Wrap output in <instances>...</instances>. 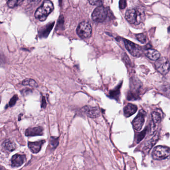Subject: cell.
<instances>
[{"label": "cell", "mask_w": 170, "mask_h": 170, "mask_svg": "<svg viewBox=\"0 0 170 170\" xmlns=\"http://www.w3.org/2000/svg\"><path fill=\"white\" fill-rule=\"evenodd\" d=\"M125 18L129 23L138 25L144 20V11L142 8L129 9L126 11Z\"/></svg>", "instance_id": "obj_1"}, {"label": "cell", "mask_w": 170, "mask_h": 170, "mask_svg": "<svg viewBox=\"0 0 170 170\" xmlns=\"http://www.w3.org/2000/svg\"><path fill=\"white\" fill-rule=\"evenodd\" d=\"M54 9L53 4L51 1L46 0L42 2V5L38 8L35 12L36 18L40 21H44L48 16L51 14Z\"/></svg>", "instance_id": "obj_2"}, {"label": "cell", "mask_w": 170, "mask_h": 170, "mask_svg": "<svg viewBox=\"0 0 170 170\" xmlns=\"http://www.w3.org/2000/svg\"><path fill=\"white\" fill-rule=\"evenodd\" d=\"M152 156L153 159L157 160L166 159L170 156V148L163 146H156L154 148Z\"/></svg>", "instance_id": "obj_3"}, {"label": "cell", "mask_w": 170, "mask_h": 170, "mask_svg": "<svg viewBox=\"0 0 170 170\" xmlns=\"http://www.w3.org/2000/svg\"><path fill=\"white\" fill-rule=\"evenodd\" d=\"M108 12L106 8L101 6L96 8L92 14V19L96 22H102L106 20Z\"/></svg>", "instance_id": "obj_4"}, {"label": "cell", "mask_w": 170, "mask_h": 170, "mask_svg": "<svg viewBox=\"0 0 170 170\" xmlns=\"http://www.w3.org/2000/svg\"><path fill=\"white\" fill-rule=\"evenodd\" d=\"M78 35L82 38L90 37L92 33V27L88 22H83L79 23L77 30Z\"/></svg>", "instance_id": "obj_5"}, {"label": "cell", "mask_w": 170, "mask_h": 170, "mask_svg": "<svg viewBox=\"0 0 170 170\" xmlns=\"http://www.w3.org/2000/svg\"><path fill=\"white\" fill-rule=\"evenodd\" d=\"M155 66L157 71L163 75L167 74L170 70L169 61L165 57H160L156 61Z\"/></svg>", "instance_id": "obj_6"}, {"label": "cell", "mask_w": 170, "mask_h": 170, "mask_svg": "<svg viewBox=\"0 0 170 170\" xmlns=\"http://www.w3.org/2000/svg\"><path fill=\"white\" fill-rule=\"evenodd\" d=\"M124 42L127 51L133 57H139L141 56L143 53L142 47L128 40H124Z\"/></svg>", "instance_id": "obj_7"}, {"label": "cell", "mask_w": 170, "mask_h": 170, "mask_svg": "<svg viewBox=\"0 0 170 170\" xmlns=\"http://www.w3.org/2000/svg\"><path fill=\"white\" fill-rule=\"evenodd\" d=\"M146 113L143 110H141L137 116L132 121V124L133 128L135 130L139 131L142 129L143 125L144 124Z\"/></svg>", "instance_id": "obj_8"}, {"label": "cell", "mask_w": 170, "mask_h": 170, "mask_svg": "<svg viewBox=\"0 0 170 170\" xmlns=\"http://www.w3.org/2000/svg\"><path fill=\"white\" fill-rule=\"evenodd\" d=\"M151 116L152 121L150 126V129L151 130V134H153V133L156 130L158 125L161 121L162 117L160 114L156 111L152 112Z\"/></svg>", "instance_id": "obj_9"}, {"label": "cell", "mask_w": 170, "mask_h": 170, "mask_svg": "<svg viewBox=\"0 0 170 170\" xmlns=\"http://www.w3.org/2000/svg\"><path fill=\"white\" fill-rule=\"evenodd\" d=\"M26 160V155L17 154L12 157L11 159L12 166L13 167L21 166Z\"/></svg>", "instance_id": "obj_10"}, {"label": "cell", "mask_w": 170, "mask_h": 170, "mask_svg": "<svg viewBox=\"0 0 170 170\" xmlns=\"http://www.w3.org/2000/svg\"><path fill=\"white\" fill-rule=\"evenodd\" d=\"M83 109L86 115L90 118H94L99 117L100 115V112L98 107L86 106L83 107Z\"/></svg>", "instance_id": "obj_11"}, {"label": "cell", "mask_w": 170, "mask_h": 170, "mask_svg": "<svg viewBox=\"0 0 170 170\" xmlns=\"http://www.w3.org/2000/svg\"><path fill=\"white\" fill-rule=\"evenodd\" d=\"M46 141L41 140L36 142H29L28 143V147L32 152L34 154H37L41 151L43 144Z\"/></svg>", "instance_id": "obj_12"}, {"label": "cell", "mask_w": 170, "mask_h": 170, "mask_svg": "<svg viewBox=\"0 0 170 170\" xmlns=\"http://www.w3.org/2000/svg\"><path fill=\"white\" fill-rule=\"evenodd\" d=\"M26 136H42L43 135V129L42 127H33L28 128L25 132Z\"/></svg>", "instance_id": "obj_13"}, {"label": "cell", "mask_w": 170, "mask_h": 170, "mask_svg": "<svg viewBox=\"0 0 170 170\" xmlns=\"http://www.w3.org/2000/svg\"><path fill=\"white\" fill-rule=\"evenodd\" d=\"M54 22H50L48 23L47 25L44 26L40 29L39 31V36L41 38H46L48 37L49 33L53 28L54 25Z\"/></svg>", "instance_id": "obj_14"}, {"label": "cell", "mask_w": 170, "mask_h": 170, "mask_svg": "<svg viewBox=\"0 0 170 170\" xmlns=\"http://www.w3.org/2000/svg\"><path fill=\"white\" fill-rule=\"evenodd\" d=\"M137 106L131 103H128L124 108V114L125 117H130L137 111Z\"/></svg>", "instance_id": "obj_15"}, {"label": "cell", "mask_w": 170, "mask_h": 170, "mask_svg": "<svg viewBox=\"0 0 170 170\" xmlns=\"http://www.w3.org/2000/svg\"><path fill=\"white\" fill-rule=\"evenodd\" d=\"M146 56L152 61H157L160 58V53L156 49H147L145 52Z\"/></svg>", "instance_id": "obj_16"}, {"label": "cell", "mask_w": 170, "mask_h": 170, "mask_svg": "<svg viewBox=\"0 0 170 170\" xmlns=\"http://www.w3.org/2000/svg\"><path fill=\"white\" fill-rule=\"evenodd\" d=\"M159 134H156L154 137L152 138L146 144L143 149V151L145 153H149V152L150 151L151 149L153 147V146L155 145L157 141L159 139Z\"/></svg>", "instance_id": "obj_17"}, {"label": "cell", "mask_w": 170, "mask_h": 170, "mask_svg": "<svg viewBox=\"0 0 170 170\" xmlns=\"http://www.w3.org/2000/svg\"><path fill=\"white\" fill-rule=\"evenodd\" d=\"M2 146L6 150L8 151L9 152L13 151L16 149V145L15 143L9 140L5 141Z\"/></svg>", "instance_id": "obj_18"}, {"label": "cell", "mask_w": 170, "mask_h": 170, "mask_svg": "<svg viewBox=\"0 0 170 170\" xmlns=\"http://www.w3.org/2000/svg\"><path fill=\"white\" fill-rule=\"evenodd\" d=\"M23 85H28L32 88H37L38 86V83L35 80L32 79H26L23 80L22 82Z\"/></svg>", "instance_id": "obj_19"}, {"label": "cell", "mask_w": 170, "mask_h": 170, "mask_svg": "<svg viewBox=\"0 0 170 170\" xmlns=\"http://www.w3.org/2000/svg\"><path fill=\"white\" fill-rule=\"evenodd\" d=\"M59 144V138L57 137H52L50 140V145L52 148H56Z\"/></svg>", "instance_id": "obj_20"}, {"label": "cell", "mask_w": 170, "mask_h": 170, "mask_svg": "<svg viewBox=\"0 0 170 170\" xmlns=\"http://www.w3.org/2000/svg\"><path fill=\"white\" fill-rule=\"evenodd\" d=\"M136 38L138 41H139L141 43H145L147 42V37L143 33H140L136 35Z\"/></svg>", "instance_id": "obj_21"}, {"label": "cell", "mask_w": 170, "mask_h": 170, "mask_svg": "<svg viewBox=\"0 0 170 170\" xmlns=\"http://www.w3.org/2000/svg\"><path fill=\"white\" fill-rule=\"evenodd\" d=\"M23 2V1L12 0V1H9L8 2L7 4L9 7L13 8L16 7L19 4H20L21 2Z\"/></svg>", "instance_id": "obj_22"}, {"label": "cell", "mask_w": 170, "mask_h": 170, "mask_svg": "<svg viewBox=\"0 0 170 170\" xmlns=\"http://www.w3.org/2000/svg\"><path fill=\"white\" fill-rule=\"evenodd\" d=\"M147 130H148V128H146L143 131L140 133L138 134V136L137 137V142L139 143L143 139L144 137H145V136L146 135V132H147Z\"/></svg>", "instance_id": "obj_23"}, {"label": "cell", "mask_w": 170, "mask_h": 170, "mask_svg": "<svg viewBox=\"0 0 170 170\" xmlns=\"http://www.w3.org/2000/svg\"><path fill=\"white\" fill-rule=\"evenodd\" d=\"M18 99V96L17 95H14L10 100V102L9 103V106L10 107H12L15 105V104L16 103Z\"/></svg>", "instance_id": "obj_24"}, {"label": "cell", "mask_w": 170, "mask_h": 170, "mask_svg": "<svg viewBox=\"0 0 170 170\" xmlns=\"http://www.w3.org/2000/svg\"><path fill=\"white\" fill-rule=\"evenodd\" d=\"M88 2L90 3V5H93V6H98V7L102 6L103 3L102 1H97V0H94V1L90 0Z\"/></svg>", "instance_id": "obj_25"}, {"label": "cell", "mask_w": 170, "mask_h": 170, "mask_svg": "<svg viewBox=\"0 0 170 170\" xmlns=\"http://www.w3.org/2000/svg\"><path fill=\"white\" fill-rule=\"evenodd\" d=\"M63 22H64V18L63 16H61L58 19V27H57L62 28L63 26Z\"/></svg>", "instance_id": "obj_26"}, {"label": "cell", "mask_w": 170, "mask_h": 170, "mask_svg": "<svg viewBox=\"0 0 170 170\" xmlns=\"http://www.w3.org/2000/svg\"><path fill=\"white\" fill-rule=\"evenodd\" d=\"M127 6V2L125 0H121L119 2V7L121 9H124Z\"/></svg>", "instance_id": "obj_27"}, {"label": "cell", "mask_w": 170, "mask_h": 170, "mask_svg": "<svg viewBox=\"0 0 170 170\" xmlns=\"http://www.w3.org/2000/svg\"><path fill=\"white\" fill-rule=\"evenodd\" d=\"M47 106V102H46V98L44 96H42V104H41V107L42 108H45Z\"/></svg>", "instance_id": "obj_28"}, {"label": "cell", "mask_w": 170, "mask_h": 170, "mask_svg": "<svg viewBox=\"0 0 170 170\" xmlns=\"http://www.w3.org/2000/svg\"><path fill=\"white\" fill-rule=\"evenodd\" d=\"M23 92H22V93H23L24 94L26 93H29V92H32V90L31 89H24L23 90Z\"/></svg>", "instance_id": "obj_29"}, {"label": "cell", "mask_w": 170, "mask_h": 170, "mask_svg": "<svg viewBox=\"0 0 170 170\" xmlns=\"http://www.w3.org/2000/svg\"><path fill=\"white\" fill-rule=\"evenodd\" d=\"M4 58H3V57H2V56L0 54V64H1V63H3V62H4Z\"/></svg>", "instance_id": "obj_30"}, {"label": "cell", "mask_w": 170, "mask_h": 170, "mask_svg": "<svg viewBox=\"0 0 170 170\" xmlns=\"http://www.w3.org/2000/svg\"><path fill=\"white\" fill-rule=\"evenodd\" d=\"M0 103H1V99H0Z\"/></svg>", "instance_id": "obj_31"}, {"label": "cell", "mask_w": 170, "mask_h": 170, "mask_svg": "<svg viewBox=\"0 0 170 170\" xmlns=\"http://www.w3.org/2000/svg\"><path fill=\"white\" fill-rule=\"evenodd\" d=\"M0 170H1V167H0Z\"/></svg>", "instance_id": "obj_32"}]
</instances>
